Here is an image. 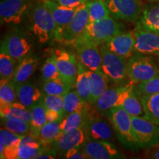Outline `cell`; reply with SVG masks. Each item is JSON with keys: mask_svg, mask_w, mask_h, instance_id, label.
<instances>
[{"mask_svg": "<svg viewBox=\"0 0 159 159\" xmlns=\"http://www.w3.org/2000/svg\"><path fill=\"white\" fill-rule=\"evenodd\" d=\"M119 142L125 148L137 150L140 148L133 130L131 115L122 107L116 106L106 112Z\"/></svg>", "mask_w": 159, "mask_h": 159, "instance_id": "6da1fadb", "label": "cell"}, {"mask_svg": "<svg viewBox=\"0 0 159 159\" xmlns=\"http://www.w3.org/2000/svg\"><path fill=\"white\" fill-rule=\"evenodd\" d=\"M30 29L41 43L55 38V23L50 11L42 1L30 7Z\"/></svg>", "mask_w": 159, "mask_h": 159, "instance_id": "7a4b0ae2", "label": "cell"}, {"mask_svg": "<svg viewBox=\"0 0 159 159\" xmlns=\"http://www.w3.org/2000/svg\"><path fill=\"white\" fill-rule=\"evenodd\" d=\"M122 32V25L113 16L89 22L77 41L90 42L100 46Z\"/></svg>", "mask_w": 159, "mask_h": 159, "instance_id": "3957f363", "label": "cell"}, {"mask_svg": "<svg viewBox=\"0 0 159 159\" xmlns=\"http://www.w3.org/2000/svg\"><path fill=\"white\" fill-rule=\"evenodd\" d=\"M102 54V71L108 81L124 85L129 79L128 74V60L109 50L105 43L99 46Z\"/></svg>", "mask_w": 159, "mask_h": 159, "instance_id": "277c9868", "label": "cell"}, {"mask_svg": "<svg viewBox=\"0 0 159 159\" xmlns=\"http://www.w3.org/2000/svg\"><path fill=\"white\" fill-rule=\"evenodd\" d=\"M128 74L136 84L148 81L159 75L157 61L152 55L134 53L128 60Z\"/></svg>", "mask_w": 159, "mask_h": 159, "instance_id": "5b68a950", "label": "cell"}, {"mask_svg": "<svg viewBox=\"0 0 159 159\" xmlns=\"http://www.w3.org/2000/svg\"><path fill=\"white\" fill-rule=\"evenodd\" d=\"M131 120L134 136L141 148L149 149L159 144L158 125L142 116H132Z\"/></svg>", "mask_w": 159, "mask_h": 159, "instance_id": "8992f818", "label": "cell"}, {"mask_svg": "<svg viewBox=\"0 0 159 159\" xmlns=\"http://www.w3.org/2000/svg\"><path fill=\"white\" fill-rule=\"evenodd\" d=\"M52 57L63 82L71 89L75 88L78 72V60L77 57L72 53L63 49L55 50Z\"/></svg>", "mask_w": 159, "mask_h": 159, "instance_id": "52a82bcc", "label": "cell"}, {"mask_svg": "<svg viewBox=\"0 0 159 159\" xmlns=\"http://www.w3.org/2000/svg\"><path fill=\"white\" fill-rule=\"evenodd\" d=\"M107 4L111 16L129 22H136L144 10L140 0H108Z\"/></svg>", "mask_w": 159, "mask_h": 159, "instance_id": "ba28073f", "label": "cell"}, {"mask_svg": "<svg viewBox=\"0 0 159 159\" xmlns=\"http://www.w3.org/2000/svg\"><path fill=\"white\" fill-rule=\"evenodd\" d=\"M134 32L136 40L134 53L159 55V33L145 28L139 21Z\"/></svg>", "mask_w": 159, "mask_h": 159, "instance_id": "9c48e42d", "label": "cell"}, {"mask_svg": "<svg viewBox=\"0 0 159 159\" xmlns=\"http://www.w3.org/2000/svg\"><path fill=\"white\" fill-rule=\"evenodd\" d=\"M89 23V16L87 4L83 3L77 7L74 17L62 33L60 43L66 45H74L78 38L84 32Z\"/></svg>", "mask_w": 159, "mask_h": 159, "instance_id": "30bf717a", "label": "cell"}, {"mask_svg": "<svg viewBox=\"0 0 159 159\" xmlns=\"http://www.w3.org/2000/svg\"><path fill=\"white\" fill-rule=\"evenodd\" d=\"M28 0H2L0 3L1 24L19 25L29 11Z\"/></svg>", "mask_w": 159, "mask_h": 159, "instance_id": "8fae6325", "label": "cell"}, {"mask_svg": "<svg viewBox=\"0 0 159 159\" xmlns=\"http://www.w3.org/2000/svg\"><path fill=\"white\" fill-rule=\"evenodd\" d=\"M50 11L55 23L54 39L60 42L61 35L73 19L77 7H69L60 5L53 0H41Z\"/></svg>", "mask_w": 159, "mask_h": 159, "instance_id": "7c38bea8", "label": "cell"}, {"mask_svg": "<svg viewBox=\"0 0 159 159\" xmlns=\"http://www.w3.org/2000/svg\"><path fill=\"white\" fill-rule=\"evenodd\" d=\"M75 47L78 61L91 71L102 70V54L99 46L90 42L76 41Z\"/></svg>", "mask_w": 159, "mask_h": 159, "instance_id": "4fadbf2b", "label": "cell"}, {"mask_svg": "<svg viewBox=\"0 0 159 159\" xmlns=\"http://www.w3.org/2000/svg\"><path fill=\"white\" fill-rule=\"evenodd\" d=\"M83 150L90 159L125 158L114 144L106 140L88 139L83 145Z\"/></svg>", "mask_w": 159, "mask_h": 159, "instance_id": "5bb4252c", "label": "cell"}, {"mask_svg": "<svg viewBox=\"0 0 159 159\" xmlns=\"http://www.w3.org/2000/svg\"><path fill=\"white\" fill-rule=\"evenodd\" d=\"M89 139L85 128H80L61 133L52 147L63 156L67 151L75 148H83Z\"/></svg>", "mask_w": 159, "mask_h": 159, "instance_id": "9a60e30c", "label": "cell"}, {"mask_svg": "<svg viewBox=\"0 0 159 159\" xmlns=\"http://www.w3.org/2000/svg\"><path fill=\"white\" fill-rule=\"evenodd\" d=\"M1 46L16 63L27 56L32 48V44L28 39L18 32H13L6 35L2 41Z\"/></svg>", "mask_w": 159, "mask_h": 159, "instance_id": "2e32d148", "label": "cell"}, {"mask_svg": "<svg viewBox=\"0 0 159 159\" xmlns=\"http://www.w3.org/2000/svg\"><path fill=\"white\" fill-rule=\"evenodd\" d=\"M134 32H122L105 43V46L115 54L129 59L134 54Z\"/></svg>", "mask_w": 159, "mask_h": 159, "instance_id": "e0dca14e", "label": "cell"}, {"mask_svg": "<svg viewBox=\"0 0 159 159\" xmlns=\"http://www.w3.org/2000/svg\"><path fill=\"white\" fill-rule=\"evenodd\" d=\"M85 130L89 139L108 141L113 138V131L108 122L92 111L85 126Z\"/></svg>", "mask_w": 159, "mask_h": 159, "instance_id": "ac0fdd59", "label": "cell"}, {"mask_svg": "<svg viewBox=\"0 0 159 159\" xmlns=\"http://www.w3.org/2000/svg\"><path fill=\"white\" fill-rule=\"evenodd\" d=\"M128 83L116 88L107 89L93 104L97 111L106 113L111 108L119 106L125 91L128 87Z\"/></svg>", "mask_w": 159, "mask_h": 159, "instance_id": "d6986e66", "label": "cell"}, {"mask_svg": "<svg viewBox=\"0 0 159 159\" xmlns=\"http://www.w3.org/2000/svg\"><path fill=\"white\" fill-rule=\"evenodd\" d=\"M135 84L136 83L131 80L128 83V87L125 91L119 106L122 107L132 116L144 117V108L141 97L135 89Z\"/></svg>", "mask_w": 159, "mask_h": 159, "instance_id": "ffe728a7", "label": "cell"}, {"mask_svg": "<svg viewBox=\"0 0 159 159\" xmlns=\"http://www.w3.org/2000/svg\"><path fill=\"white\" fill-rule=\"evenodd\" d=\"M18 100L27 108H31L42 101L43 94L34 83L30 81L16 86Z\"/></svg>", "mask_w": 159, "mask_h": 159, "instance_id": "44dd1931", "label": "cell"}, {"mask_svg": "<svg viewBox=\"0 0 159 159\" xmlns=\"http://www.w3.org/2000/svg\"><path fill=\"white\" fill-rule=\"evenodd\" d=\"M39 63V58L35 55H27L21 60L16 66L14 75L11 80L13 85L17 86L28 81L30 77L37 69Z\"/></svg>", "mask_w": 159, "mask_h": 159, "instance_id": "7402d4cb", "label": "cell"}, {"mask_svg": "<svg viewBox=\"0 0 159 159\" xmlns=\"http://www.w3.org/2000/svg\"><path fill=\"white\" fill-rule=\"evenodd\" d=\"M48 145H42L31 135H26L21 139L17 150L16 159H36Z\"/></svg>", "mask_w": 159, "mask_h": 159, "instance_id": "603a6c76", "label": "cell"}, {"mask_svg": "<svg viewBox=\"0 0 159 159\" xmlns=\"http://www.w3.org/2000/svg\"><path fill=\"white\" fill-rule=\"evenodd\" d=\"M90 104L83 110L75 111L68 115H66L61 119L60 126H61V130L62 133L73 130V129L85 128L91 111H92L90 108Z\"/></svg>", "mask_w": 159, "mask_h": 159, "instance_id": "cb8c5ba5", "label": "cell"}, {"mask_svg": "<svg viewBox=\"0 0 159 159\" xmlns=\"http://www.w3.org/2000/svg\"><path fill=\"white\" fill-rule=\"evenodd\" d=\"M0 114L1 118H16L30 123L32 119L30 109L21 104L19 101L0 105Z\"/></svg>", "mask_w": 159, "mask_h": 159, "instance_id": "d4e9b609", "label": "cell"}, {"mask_svg": "<svg viewBox=\"0 0 159 159\" xmlns=\"http://www.w3.org/2000/svg\"><path fill=\"white\" fill-rule=\"evenodd\" d=\"M90 80L91 102L94 104L97 98L108 88V79L100 71H91L88 69Z\"/></svg>", "mask_w": 159, "mask_h": 159, "instance_id": "484cf974", "label": "cell"}, {"mask_svg": "<svg viewBox=\"0 0 159 159\" xmlns=\"http://www.w3.org/2000/svg\"><path fill=\"white\" fill-rule=\"evenodd\" d=\"M138 21L145 28L159 33V2L145 6Z\"/></svg>", "mask_w": 159, "mask_h": 159, "instance_id": "4316f807", "label": "cell"}, {"mask_svg": "<svg viewBox=\"0 0 159 159\" xmlns=\"http://www.w3.org/2000/svg\"><path fill=\"white\" fill-rule=\"evenodd\" d=\"M140 97L144 111V118L159 125V93Z\"/></svg>", "mask_w": 159, "mask_h": 159, "instance_id": "83f0119b", "label": "cell"}, {"mask_svg": "<svg viewBox=\"0 0 159 159\" xmlns=\"http://www.w3.org/2000/svg\"><path fill=\"white\" fill-rule=\"evenodd\" d=\"M75 90L78 93L80 97L88 102H91L90 80L88 69L85 68L78 61V72L75 84Z\"/></svg>", "mask_w": 159, "mask_h": 159, "instance_id": "f1b7e54d", "label": "cell"}, {"mask_svg": "<svg viewBox=\"0 0 159 159\" xmlns=\"http://www.w3.org/2000/svg\"><path fill=\"white\" fill-rule=\"evenodd\" d=\"M61 121L47 122L40 129L38 133L36 139L42 145L52 144L58 136L62 131L60 126Z\"/></svg>", "mask_w": 159, "mask_h": 159, "instance_id": "f546056e", "label": "cell"}, {"mask_svg": "<svg viewBox=\"0 0 159 159\" xmlns=\"http://www.w3.org/2000/svg\"><path fill=\"white\" fill-rule=\"evenodd\" d=\"M72 89L63 96L64 102V116L75 111L83 110L90 104V102L81 98L76 90Z\"/></svg>", "mask_w": 159, "mask_h": 159, "instance_id": "4dcf8cb0", "label": "cell"}, {"mask_svg": "<svg viewBox=\"0 0 159 159\" xmlns=\"http://www.w3.org/2000/svg\"><path fill=\"white\" fill-rule=\"evenodd\" d=\"M87 4L89 22L99 21L110 16L111 13L105 0H89Z\"/></svg>", "mask_w": 159, "mask_h": 159, "instance_id": "1f68e13d", "label": "cell"}, {"mask_svg": "<svg viewBox=\"0 0 159 159\" xmlns=\"http://www.w3.org/2000/svg\"><path fill=\"white\" fill-rule=\"evenodd\" d=\"M31 131L29 135H31V136L36 138L40 129L47 122L46 108L43 105L42 101L31 108Z\"/></svg>", "mask_w": 159, "mask_h": 159, "instance_id": "d6a6232c", "label": "cell"}, {"mask_svg": "<svg viewBox=\"0 0 159 159\" xmlns=\"http://www.w3.org/2000/svg\"><path fill=\"white\" fill-rule=\"evenodd\" d=\"M0 50V80L11 81L14 75L16 62L2 46Z\"/></svg>", "mask_w": 159, "mask_h": 159, "instance_id": "836d02e7", "label": "cell"}, {"mask_svg": "<svg viewBox=\"0 0 159 159\" xmlns=\"http://www.w3.org/2000/svg\"><path fill=\"white\" fill-rule=\"evenodd\" d=\"M2 127L15 133L26 136L30 134L31 125L30 122L16 118H1Z\"/></svg>", "mask_w": 159, "mask_h": 159, "instance_id": "e575fe53", "label": "cell"}, {"mask_svg": "<svg viewBox=\"0 0 159 159\" xmlns=\"http://www.w3.org/2000/svg\"><path fill=\"white\" fill-rule=\"evenodd\" d=\"M23 137L22 135L15 134L2 127L0 129V155L6 148L19 146Z\"/></svg>", "mask_w": 159, "mask_h": 159, "instance_id": "d590c367", "label": "cell"}, {"mask_svg": "<svg viewBox=\"0 0 159 159\" xmlns=\"http://www.w3.org/2000/svg\"><path fill=\"white\" fill-rule=\"evenodd\" d=\"M18 99L16 86L12 81L0 80V105L10 104Z\"/></svg>", "mask_w": 159, "mask_h": 159, "instance_id": "8d00e7d4", "label": "cell"}, {"mask_svg": "<svg viewBox=\"0 0 159 159\" xmlns=\"http://www.w3.org/2000/svg\"><path fill=\"white\" fill-rule=\"evenodd\" d=\"M72 89L61 80H52L44 81L42 86L43 94L47 95L63 96L66 93Z\"/></svg>", "mask_w": 159, "mask_h": 159, "instance_id": "74e56055", "label": "cell"}, {"mask_svg": "<svg viewBox=\"0 0 159 159\" xmlns=\"http://www.w3.org/2000/svg\"><path fill=\"white\" fill-rule=\"evenodd\" d=\"M42 102L46 109L57 111L63 118L64 116V102H63V96L43 94Z\"/></svg>", "mask_w": 159, "mask_h": 159, "instance_id": "f35d334b", "label": "cell"}, {"mask_svg": "<svg viewBox=\"0 0 159 159\" xmlns=\"http://www.w3.org/2000/svg\"><path fill=\"white\" fill-rule=\"evenodd\" d=\"M41 74L43 81L52 80H61L57 65L53 57H49L41 69Z\"/></svg>", "mask_w": 159, "mask_h": 159, "instance_id": "ab89813d", "label": "cell"}, {"mask_svg": "<svg viewBox=\"0 0 159 159\" xmlns=\"http://www.w3.org/2000/svg\"><path fill=\"white\" fill-rule=\"evenodd\" d=\"M136 91L139 96L159 93V75L145 82L137 83Z\"/></svg>", "mask_w": 159, "mask_h": 159, "instance_id": "60d3db41", "label": "cell"}, {"mask_svg": "<svg viewBox=\"0 0 159 159\" xmlns=\"http://www.w3.org/2000/svg\"><path fill=\"white\" fill-rule=\"evenodd\" d=\"M66 159H87L86 155L83 150V148H75L67 151L62 156Z\"/></svg>", "mask_w": 159, "mask_h": 159, "instance_id": "b9f144b4", "label": "cell"}, {"mask_svg": "<svg viewBox=\"0 0 159 159\" xmlns=\"http://www.w3.org/2000/svg\"><path fill=\"white\" fill-rule=\"evenodd\" d=\"M57 151L54 148H49L47 146L42 153H41L37 157L36 159H53L57 158Z\"/></svg>", "mask_w": 159, "mask_h": 159, "instance_id": "7bdbcfd3", "label": "cell"}, {"mask_svg": "<svg viewBox=\"0 0 159 159\" xmlns=\"http://www.w3.org/2000/svg\"><path fill=\"white\" fill-rule=\"evenodd\" d=\"M60 5L69 7H77L83 3H87L89 0H53Z\"/></svg>", "mask_w": 159, "mask_h": 159, "instance_id": "ee69618b", "label": "cell"}, {"mask_svg": "<svg viewBox=\"0 0 159 159\" xmlns=\"http://www.w3.org/2000/svg\"><path fill=\"white\" fill-rule=\"evenodd\" d=\"M46 115H47V122H55V121H61L63 119V116L55 111L46 109Z\"/></svg>", "mask_w": 159, "mask_h": 159, "instance_id": "f6af8a7d", "label": "cell"}, {"mask_svg": "<svg viewBox=\"0 0 159 159\" xmlns=\"http://www.w3.org/2000/svg\"><path fill=\"white\" fill-rule=\"evenodd\" d=\"M148 158L153 159H159V144L149 148Z\"/></svg>", "mask_w": 159, "mask_h": 159, "instance_id": "bcb514c9", "label": "cell"}, {"mask_svg": "<svg viewBox=\"0 0 159 159\" xmlns=\"http://www.w3.org/2000/svg\"><path fill=\"white\" fill-rule=\"evenodd\" d=\"M144 1L148 2H150V3H154V2H158L159 0H144Z\"/></svg>", "mask_w": 159, "mask_h": 159, "instance_id": "7dc6e473", "label": "cell"}, {"mask_svg": "<svg viewBox=\"0 0 159 159\" xmlns=\"http://www.w3.org/2000/svg\"><path fill=\"white\" fill-rule=\"evenodd\" d=\"M157 63H158V69H159V55H158V57H157Z\"/></svg>", "mask_w": 159, "mask_h": 159, "instance_id": "c3c4849f", "label": "cell"}]
</instances>
